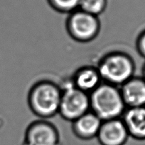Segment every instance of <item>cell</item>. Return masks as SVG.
I'll list each match as a JSON object with an SVG mask.
<instances>
[{"label": "cell", "instance_id": "1", "mask_svg": "<svg viewBox=\"0 0 145 145\" xmlns=\"http://www.w3.org/2000/svg\"><path fill=\"white\" fill-rule=\"evenodd\" d=\"M90 103L92 112L102 121L119 118L126 107L120 90L107 83L100 84L91 92Z\"/></svg>", "mask_w": 145, "mask_h": 145}, {"label": "cell", "instance_id": "2", "mask_svg": "<svg viewBox=\"0 0 145 145\" xmlns=\"http://www.w3.org/2000/svg\"><path fill=\"white\" fill-rule=\"evenodd\" d=\"M61 95L62 91L55 84L41 82L30 91V106L40 117H51L59 111Z\"/></svg>", "mask_w": 145, "mask_h": 145}, {"label": "cell", "instance_id": "3", "mask_svg": "<svg viewBox=\"0 0 145 145\" xmlns=\"http://www.w3.org/2000/svg\"><path fill=\"white\" fill-rule=\"evenodd\" d=\"M134 69V63L130 57L121 52H114L105 56L97 69L101 79L117 86L124 84L133 77Z\"/></svg>", "mask_w": 145, "mask_h": 145}, {"label": "cell", "instance_id": "4", "mask_svg": "<svg viewBox=\"0 0 145 145\" xmlns=\"http://www.w3.org/2000/svg\"><path fill=\"white\" fill-rule=\"evenodd\" d=\"M90 108V96L73 84L62 91L58 113L63 118L75 121L89 111Z\"/></svg>", "mask_w": 145, "mask_h": 145}, {"label": "cell", "instance_id": "5", "mask_svg": "<svg viewBox=\"0 0 145 145\" xmlns=\"http://www.w3.org/2000/svg\"><path fill=\"white\" fill-rule=\"evenodd\" d=\"M68 28L70 34L75 40L86 42L96 36L100 24L96 16L80 10L73 13L70 17Z\"/></svg>", "mask_w": 145, "mask_h": 145}, {"label": "cell", "instance_id": "6", "mask_svg": "<svg viewBox=\"0 0 145 145\" xmlns=\"http://www.w3.org/2000/svg\"><path fill=\"white\" fill-rule=\"evenodd\" d=\"M97 137L101 145H125L129 135L123 120L115 118L102 121Z\"/></svg>", "mask_w": 145, "mask_h": 145}, {"label": "cell", "instance_id": "7", "mask_svg": "<svg viewBox=\"0 0 145 145\" xmlns=\"http://www.w3.org/2000/svg\"><path fill=\"white\" fill-rule=\"evenodd\" d=\"M24 145H60L59 135L50 123L36 122L27 129Z\"/></svg>", "mask_w": 145, "mask_h": 145}, {"label": "cell", "instance_id": "8", "mask_svg": "<svg viewBox=\"0 0 145 145\" xmlns=\"http://www.w3.org/2000/svg\"><path fill=\"white\" fill-rule=\"evenodd\" d=\"M120 92L128 108L145 106V79L143 77L131 78L122 85Z\"/></svg>", "mask_w": 145, "mask_h": 145}, {"label": "cell", "instance_id": "9", "mask_svg": "<svg viewBox=\"0 0 145 145\" xmlns=\"http://www.w3.org/2000/svg\"><path fill=\"white\" fill-rule=\"evenodd\" d=\"M123 120L129 137L145 140V106L128 108L123 113Z\"/></svg>", "mask_w": 145, "mask_h": 145}, {"label": "cell", "instance_id": "10", "mask_svg": "<svg viewBox=\"0 0 145 145\" xmlns=\"http://www.w3.org/2000/svg\"><path fill=\"white\" fill-rule=\"evenodd\" d=\"M102 120L93 112H87L73 121V131L82 140H91L97 137Z\"/></svg>", "mask_w": 145, "mask_h": 145}, {"label": "cell", "instance_id": "11", "mask_svg": "<svg viewBox=\"0 0 145 145\" xmlns=\"http://www.w3.org/2000/svg\"><path fill=\"white\" fill-rule=\"evenodd\" d=\"M101 77L98 69L92 67H83L75 74L73 85L80 90L88 93L92 92L100 84Z\"/></svg>", "mask_w": 145, "mask_h": 145}, {"label": "cell", "instance_id": "12", "mask_svg": "<svg viewBox=\"0 0 145 145\" xmlns=\"http://www.w3.org/2000/svg\"><path fill=\"white\" fill-rule=\"evenodd\" d=\"M106 0H80L79 7L80 10L94 16H98L104 11Z\"/></svg>", "mask_w": 145, "mask_h": 145}, {"label": "cell", "instance_id": "13", "mask_svg": "<svg viewBox=\"0 0 145 145\" xmlns=\"http://www.w3.org/2000/svg\"><path fill=\"white\" fill-rule=\"evenodd\" d=\"M80 0H51L53 5L61 11H68L75 10L79 7Z\"/></svg>", "mask_w": 145, "mask_h": 145}, {"label": "cell", "instance_id": "14", "mask_svg": "<svg viewBox=\"0 0 145 145\" xmlns=\"http://www.w3.org/2000/svg\"><path fill=\"white\" fill-rule=\"evenodd\" d=\"M136 48L140 55L145 58V30L139 34L136 40Z\"/></svg>", "mask_w": 145, "mask_h": 145}, {"label": "cell", "instance_id": "15", "mask_svg": "<svg viewBox=\"0 0 145 145\" xmlns=\"http://www.w3.org/2000/svg\"><path fill=\"white\" fill-rule=\"evenodd\" d=\"M143 78L145 79V65H144V68H143Z\"/></svg>", "mask_w": 145, "mask_h": 145}]
</instances>
